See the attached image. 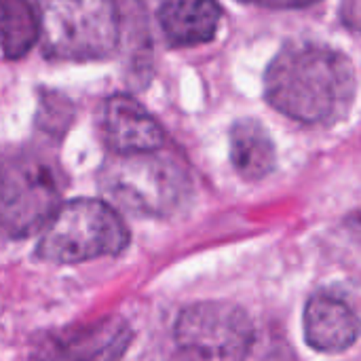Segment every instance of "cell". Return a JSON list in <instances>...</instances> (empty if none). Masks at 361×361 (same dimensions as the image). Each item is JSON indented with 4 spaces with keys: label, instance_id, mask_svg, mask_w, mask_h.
I'll list each match as a JSON object with an SVG mask.
<instances>
[{
    "label": "cell",
    "instance_id": "7",
    "mask_svg": "<svg viewBox=\"0 0 361 361\" xmlns=\"http://www.w3.org/2000/svg\"><path fill=\"white\" fill-rule=\"evenodd\" d=\"M133 332L118 315L40 334L32 345L36 361H121Z\"/></svg>",
    "mask_w": 361,
    "mask_h": 361
},
{
    "label": "cell",
    "instance_id": "12",
    "mask_svg": "<svg viewBox=\"0 0 361 361\" xmlns=\"http://www.w3.org/2000/svg\"><path fill=\"white\" fill-rule=\"evenodd\" d=\"M38 36V15L27 0H0V44L8 59L23 57Z\"/></svg>",
    "mask_w": 361,
    "mask_h": 361
},
{
    "label": "cell",
    "instance_id": "11",
    "mask_svg": "<svg viewBox=\"0 0 361 361\" xmlns=\"http://www.w3.org/2000/svg\"><path fill=\"white\" fill-rule=\"evenodd\" d=\"M231 159L243 180L267 178L275 167V146L269 131L258 121H239L231 131Z\"/></svg>",
    "mask_w": 361,
    "mask_h": 361
},
{
    "label": "cell",
    "instance_id": "2",
    "mask_svg": "<svg viewBox=\"0 0 361 361\" xmlns=\"http://www.w3.org/2000/svg\"><path fill=\"white\" fill-rule=\"evenodd\" d=\"M99 188L112 205L150 218L178 214L192 192L188 171L159 150L114 152L99 171Z\"/></svg>",
    "mask_w": 361,
    "mask_h": 361
},
{
    "label": "cell",
    "instance_id": "5",
    "mask_svg": "<svg viewBox=\"0 0 361 361\" xmlns=\"http://www.w3.org/2000/svg\"><path fill=\"white\" fill-rule=\"evenodd\" d=\"M59 201V176L44 159L15 154L0 163V235L23 239L42 231Z\"/></svg>",
    "mask_w": 361,
    "mask_h": 361
},
{
    "label": "cell",
    "instance_id": "6",
    "mask_svg": "<svg viewBox=\"0 0 361 361\" xmlns=\"http://www.w3.org/2000/svg\"><path fill=\"white\" fill-rule=\"evenodd\" d=\"M173 341L180 361H247L254 326L233 302H197L180 313Z\"/></svg>",
    "mask_w": 361,
    "mask_h": 361
},
{
    "label": "cell",
    "instance_id": "10",
    "mask_svg": "<svg viewBox=\"0 0 361 361\" xmlns=\"http://www.w3.org/2000/svg\"><path fill=\"white\" fill-rule=\"evenodd\" d=\"M222 8L216 0H163L161 27L173 47L209 42L220 25Z\"/></svg>",
    "mask_w": 361,
    "mask_h": 361
},
{
    "label": "cell",
    "instance_id": "4",
    "mask_svg": "<svg viewBox=\"0 0 361 361\" xmlns=\"http://www.w3.org/2000/svg\"><path fill=\"white\" fill-rule=\"evenodd\" d=\"M42 231L36 256L55 264L118 256L129 243V231L116 209L97 199L59 205Z\"/></svg>",
    "mask_w": 361,
    "mask_h": 361
},
{
    "label": "cell",
    "instance_id": "13",
    "mask_svg": "<svg viewBox=\"0 0 361 361\" xmlns=\"http://www.w3.org/2000/svg\"><path fill=\"white\" fill-rule=\"evenodd\" d=\"M243 2H254V4H262V6H271V8H298V6L315 4L319 0H243Z\"/></svg>",
    "mask_w": 361,
    "mask_h": 361
},
{
    "label": "cell",
    "instance_id": "9",
    "mask_svg": "<svg viewBox=\"0 0 361 361\" xmlns=\"http://www.w3.org/2000/svg\"><path fill=\"white\" fill-rule=\"evenodd\" d=\"M106 142L118 154L150 152L163 146L165 135L140 102L112 95L106 104Z\"/></svg>",
    "mask_w": 361,
    "mask_h": 361
},
{
    "label": "cell",
    "instance_id": "1",
    "mask_svg": "<svg viewBox=\"0 0 361 361\" xmlns=\"http://www.w3.org/2000/svg\"><path fill=\"white\" fill-rule=\"evenodd\" d=\"M267 97L290 118L330 125L345 118L355 102L357 76L351 59L322 44H292L269 66Z\"/></svg>",
    "mask_w": 361,
    "mask_h": 361
},
{
    "label": "cell",
    "instance_id": "3",
    "mask_svg": "<svg viewBox=\"0 0 361 361\" xmlns=\"http://www.w3.org/2000/svg\"><path fill=\"white\" fill-rule=\"evenodd\" d=\"M47 55L66 61H95L112 55L121 40L114 0H36Z\"/></svg>",
    "mask_w": 361,
    "mask_h": 361
},
{
    "label": "cell",
    "instance_id": "8",
    "mask_svg": "<svg viewBox=\"0 0 361 361\" xmlns=\"http://www.w3.org/2000/svg\"><path fill=\"white\" fill-rule=\"evenodd\" d=\"M305 341L322 353H343L360 336V324L353 309L336 296L317 294L305 307Z\"/></svg>",
    "mask_w": 361,
    "mask_h": 361
}]
</instances>
